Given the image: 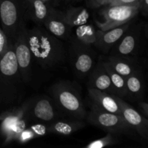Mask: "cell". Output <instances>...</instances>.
<instances>
[{"label": "cell", "instance_id": "obj_1", "mask_svg": "<svg viewBox=\"0 0 148 148\" xmlns=\"http://www.w3.org/2000/svg\"><path fill=\"white\" fill-rule=\"evenodd\" d=\"M26 39L33 58L43 69H49L62 64L66 51L62 40L51 34L43 26L25 28Z\"/></svg>", "mask_w": 148, "mask_h": 148}, {"label": "cell", "instance_id": "obj_2", "mask_svg": "<svg viewBox=\"0 0 148 148\" xmlns=\"http://www.w3.org/2000/svg\"><path fill=\"white\" fill-rule=\"evenodd\" d=\"M51 97L66 116L72 119L84 120L87 112L80 95L69 82L61 81L50 88Z\"/></svg>", "mask_w": 148, "mask_h": 148}, {"label": "cell", "instance_id": "obj_3", "mask_svg": "<svg viewBox=\"0 0 148 148\" xmlns=\"http://www.w3.org/2000/svg\"><path fill=\"white\" fill-rule=\"evenodd\" d=\"M22 81L12 42L0 58V101L10 102L16 97L17 86Z\"/></svg>", "mask_w": 148, "mask_h": 148}, {"label": "cell", "instance_id": "obj_4", "mask_svg": "<svg viewBox=\"0 0 148 148\" xmlns=\"http://www.w3.org/2000/svg\"><path fill=\"white\" fill-rule=\"evenodd\" d=\"M64 14L71 29L69 41L75 40L92 46L95 40L96 29L90 23L88 10L83 7H70L65 10Z\"/></svg>", "mask_w": 148, "mask_h": 148}, {"label": "cell", "instance_id": "obj_5", "mask_svg": "<svg viewBox=\"0 0 148 148\" xmlns=\"http://www.w3.org/2000/svg\"><path fill=\"white\" fill-rule=\"evenodd\" d=\"M23 0H0V23L9 42L26 25Z\"/></svg>", "mask_w": 148, "mask_h": 148}, {"label": "cell", "instance_id": "obj_6", "mask_svg": "<svg viewBox=\"0 0 148 148\" xmlns=\"http://www.w3.org/2000/svg\"><path fill=\"white\" fill-rule=\"evenodd\" d=\"M86 117L89 124L115 135L130 134L134 130L127 124L122 115L103 111L93 103Z\"/></svg>", "mask_w": 148, "mask_h": 148}, {"label": "cell", "instance_id": "obj_7", "mask_svg": "<svg viewBox=\"0 0 148 148\" xmlns=\"http://www.w3.org/2000/svg\"><path fill=\"white\" fill-rule=\"evenodd\" d=\"M101 10L100 13L104 21L95 20L97 27L101 30H107L132 21L140 12V4L134 5H109L107 4Z\"/></svg>", "mask_w": 148, "mask_h": 148}, {"label": "cell", "instance_id": "obj_8", "mask_svg": "<svg viewBox=\"0 0 148 148\" xmlns=\"http://www.w3.org/2000/svg\"><path fill=\"white\" fill-rule=\"evenodd\" d=\"M69 48V59L75 74L80 77L89 75L96 64V53L90 45L72 40Z\"/></svg>", "mask_w": 148, "mask_h": 148}, {"label": "cell", "instance_id": "obj_9", "mask_svg": "<svg viewBox=\"0 0 148 148\" xmlns=\"http://www.w3.org/2000/svg\"><path fill=\"white\" fill-rule=\"evenodd\" d=\"M28 113L30 119L46 124L64 119L65 114L51 97L40 95L28 100Z\"/></svg>", "mask_w": 148, "mask_h": 148}, {"label": "cell", "instance_id": "obj_10", "mask_svg": "<svg viewBox=\"0 0 148 148\" xmlns=\"http://www.w3.org/2000/svg\"><path fill=\"white\" fill-rule=\"evenodd\" d=\"M25 25L14 36L12 40L13 48L20 71L22 81L27 83L32 78V59H33L26 39Z\"/></svg>", "mask_w": 148, "mask_h": 148}, {"label": "cell", "instance_id": "obj_11", "mask_svg": "<svg viewBox=\"0 0 148 148\" xmlns=\"http://www.w3.org/2000/svg\"><path fill=\"white\" fill-rule=\"evenodd\" d=\"M143 36V30L141 24L135 25L130 24L108 53L111 56H137L140 51Z\"/></svg>", "mask_w": 148, "mask_h": 148}, {"label": "cell", "instance_id": "obj_12", "mask_svg": "<svg viewBox=\"0 0 148 148\" xmlns=\"http://www.w3.org/2000/svg\"><path fill=\"white\" fill-rule=\"evenodd\" d=\"M43 27L53 36L62 40L71 38V29L66 21L64 12L56 10L50 6L49 12L43 25Z\"/></svg>", "mask_w": 148, "mask_h": 148}, {"label": "cell", "instance_id": "obj_13", "mask_svg": "<svg viewBox=\"0 0 148 148\" xmlns=\"http://www.w3.org/2000/svg\"><path fill=\"white\" fill-rule=\"evenodd\" d=\"M119 104L121 115L127 124L145 140L148 139V120L121 98L115 95Z\"/></svg>", "mask_w": 148, "mask_h": 148}, {"label": "cell", "instance_id": "obj_14", "mask_svg": "<svg viewBox=\"0 0 148 148\" xmlns=\"http://www.w3.org/2000/svg\"><path fill=\"white\" fill-rule=\"evenodd\" d=\"M131 24V21L119 27L107 30H96L94 46L105 54H108L113 46L121 38L124 32Z\"/></svg>", "mask_w": 148, "mask_h": 148}, {"label": "cell", "instance_id": "obj_15", "mask_svg": "<svg viewBox=\"0 0 148 148\" xmlns=\"http://www.w3.org/2000/svg\"><path fill=\"white\" fill-rule=\"evenodd\" d=\"M88 88H95L99 90L115 95V90L108 72L104 68L101 56L98 58L95 67L90 73Z\"/></svg>", "mask_w": 148, "mask_h": 148}, {"label": "cell", "instance_id": "obj_16", "mask_svg": "<svg viewBox=\"0 0 148 148\" xmlns=\"http://www.w3.org/2000/svg\"><path fill=\"white\" fill-rule=\"evenodd\" d=\"M105 60L111 67L124 77L142 71L140 62L136 56H109L105 57Z\"/></svg>", "mask_w": 148, "mask_h": 148}, {"label": "cell", "instance_id": "obj_17", "mask_svg": "<svg viewBox=\"0 0 148 148\" xmlns=\"http://www.w3.org/2000/svg\"><path fill=\"white\" fill-rule=\"evenodd\" d=\"M23 4L26 20H30L36 25L43 26L50 6L42 0H23Z\"/></svg>", "mask_w": 148, "mask_h": 148}, {"label": "cell", "instance_id": "obj_18", "mask_svg": "<svg viewBox=\"0 0 148 148\" xmlns=\"http://www.w3.org/2000/svg\"><path fill=\"white\" fill-rule=\"evenodd\" d=\"M28 114V100L21 106L7 110L0 116V134L4 139L8 134L10 130L17 124V121L24 116Z\"/></svg>", "mask_w": 148, "mask_h": 148}, {"label": "cell", "instance_id": "obj_19", "mask_svg": "<svg viewBox=\"0 0 148 148\" xmlns=\"http://www.w3.org/2000/svg\"><path fill=\"white\" fill-rule=\"evenodd\" d=\"M88 95L93 103L107 112L121 115L119 104L115 95L99 90L95 88H88Z\"/></svg>", "mask_w": 148, "mask_h": 148}, {"label": "cell", "instance_id": "obj_20", "mask_svg": "<svg viewBox=\"0 0 148 148\" xmlns=\"http://www.w3.org/2000/svg\"><path fill=\"white\" fill-rule=\"evenodd\" d=\"M48 124L49 133L61 134V135H70L81 130L85 126L83 120L70 119L65 121L64 119H60Z\"/></svg>", "mask_w": 148, "mask_h": 148}, {"label": "cell", "instance_id": "obj_21", "mask_svg": "<svg viewBox=\"0 0 148 148\" xmlns=\"http://www.w3.org/2000/svg\"><path fill=\"white\" fill-rule=\"evenodd\" d=\"M125 78L128 90L127 97H130L134 101H140L143 99L145 87L143 71H139Z\"/></svg>", "mask_w": 148, "mask_h": 148}, {"label": "cell", "instance_id": "obj_22", "mask_svg": "<svg viewBox=\"0 0 148 148\" xmlns=\"http://www.w3.org/2000/svg\"><path fill=\"white\" fill-rule=\"evenodd\" d=\"M102 60L104 68L109 75L111 83L115 90V95L121 98H127L128 90H127V83H126V78L116 72L105 59L102 58Z\"/></svg>", "mask_w": 148, "mask_h": 148}, {"label": "cell", "instance_id": "obj_23", "mask_svg": "<svg viewBox=\"0 0 148 148\" xmlns=\"http://www.w3.org/2000/svg\"><path fill=\"white\" fill-rule=\"evenodd\" d=\"M49 132L47 124H36L27 127L20 134L15 141L19 143H28L35 138L43 137Z\"/></svg>", "mask_w": 148, "mask_h": 148}, {"label": "cell", "instance_id": "obj_24", "mask_svg": "<svg viewBox=\"0 0 148 148\" xmlns=\"http://www.w3.org/2000/svg\"><path fill=\"white\" fill-rule=\"evenodd\" d=\"M119 143V140L116 137L115 134L108 133L105 137L98 140H94L88 143L85 147L86 148H101L107 146L113 145Z\"/></svg>", "mask_w": 148, "mask_h": 148}, {"label": "cell", "instance_id": "obj_25", "mask_svg": "<svg viewBox=\"0 0 148 148\" xmlns=\"http://www.w3.org/2000/svg\"><path fill=\"white\" fill-rule=\"evenodd\" d=\"M9 46V40L7 39V36L4 31L2 30L1 27H0V58L2 56L7 50Z\"/></svg>", "mask_w": 148, "mask_h": 148}, {"label": "cell", "instance_id": "obj_26", "mask_svg": "<svg viewBox=\"0 0 148 148\" xmlns=\"http://www.w3.org/2000/svg\"><path fill=\"white\" fill-rule=\"evenodd\" d=\"M140 0H112L109 5H134L140 4Z\"/></svg>", "mask_w": 148, "mask_h": 148}, {"label": "cell", "instance_id": "obj_27", "mask_svg": "<svg viewBox=\"0 0 148 148\" xmlns=\"http://www.w3.org/2000/svg\"><path fill=\"white\" fill-rule=\"evenodd\" d=\"M86 5L90 9H97L105 5L106 0H85Z\"/></svg>", "mask_w": 148, "mask_h": 148}, {"label": "cell", "instance_id": "obj_28", "mask_svg": "<svg viewBox=\"0 0 148 148\" xmlns=\"http://www.w3.org/2000/svg\"><path fill=\"white\" fill-rule=\"evenodd\" d=\"M139 108L140 110V114L145 117L146 119L148 118V104L147 102L145 101H140L139 102Z\"/></svg>", "mask_w": 148, "mask_h": 148}, {"label": "cell", "instance_id": "obj_29", "mask_svg": "<svg viewBox=\"0 0 148 148\" xmlns=\"http://www.w3.org/2000/svg\"><path fill=\"white\" fill-rule=\"evenodd\" d=\"M140 12L143 13L145 17H147L148 14V0H140Z\"/></svg>", "mask_w": 148, "mask_h": 148}, {"label": "cell", "instance_id": "obj_30", "mask_svg": "<svg viewBox=\"0 0 148 148\" xmlns=\"http://www.w3.org/2000/svg\"><path fill=\"white\" fill-rule=\"evenodd\" d=\"M42 1H43V2L46 3L47 5L49 6H52V7H53V0H42Z\"/></svg>", "mask_w": 148, "mask_h": 148}, {"label": "cell", "instance_id": "obj_31", "mask_svg": "<svg viewBox=\"0 0 148 148\" xmlns=\"http://www.w3.org/2000/svg\"><path fill=\"white\" fill-rule=\"evenodd\" d=\"M62 1H63V0H53V5H56Z\"/></svg>", "mask_w": 148, "mask_h": 148}, {"label": "cell", "instance_id": "obj_32", "mask_svg": "<svg viewBox=\"0 0 148 148\" xmlns=\"http://www.w3.org/2000/svg\"><path fill=\"white\" fill-rule=\"evenodd\" d=\"M111 1H112V0H106V3H105V5H107V4H110V2H111Z\"/></svg>", "mask_w": 148, "mask_h": 148}, {"label": "cell", "instance_id": "obj_33", "mask_svg": "<svg viewBox=\"0 0 148 148\" xmlns=\"http://www.w3.org/2000/svg\"><path fill=\"white\" fill-rule=\"evenodd\" d=\"M64 1H66V2H72V1H76V0H64Z\"/></svg>", "mask_w": 148, "mask_h": 148}, {"label": "cell", "instance_id": "obj_34", "mask_svg": "<svg viewBox=\"0 0 148 148\" xmlns=\"http://www.w3.org/2000/svg\"><path fill=\"white\" fill-rule=\"evenodd\" d=\"M0 27H1V23H0Z\"/></svg>", "mask_w": 148, "mask_h": 148}]
</instances>
